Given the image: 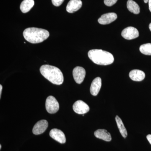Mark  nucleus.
<instances>
[{"label":"nucleus","instance_id":"23","mask_svg":"<svg viewBox=\"0 0 151 151\" xmlns=\"http://www.w3.org/2000/svg\"><path fill=\"white\" fill-rule=\"evenodd\" d=\"M2 86L1 85H0V98L1 97V95L2 90Z\"/></svg>","mask_w":151,"mask_h":151},{"label":"nucleus","instance_id":"3","mask_svg":"<svg viewBox=\"0 0 151 151\" xmlns=\"http://www.w3.org/2000/svg\"><path fill=\"white\" fill-rule=\"evenodd\" d=\"M88 55L92 62L97 65H110L114 62V58L113 55L102 50H91L88 52Z\"/></svg>","mask_w":151,"mask_h":151},{"label":"nucleus","instance_id":"15","mask_svg":"<svg viewBox=\"0 0 151 151\" xmlns=\"http://www.w3.org/2000/svg\"><path fill=\"white\" fill-rule=\"evenodd\" d=\"M34 4V0H24L21 4L20 9L22 12L26 13L32 8Z\"/></svg>","mask_w":151,"mask_h":151},{"label":"nucleus","instance_id":"9","mask_svg":"<svg viewBox=\"0 0 151 151\" xmlns=\"http://www.w3.org/2000/svg\"><path fill=\"white\" fill-rule=\"evenodd\" d=\"M50 136L52 139L60 144H64L66 142V138L64 133L58 129H52L50 132Z\"/></svg>","mask_w":151,"mask_h":151},{"label":"nucleus","instance_id":"16","mask_svg":"<svg viewBox=\"0 0 151 151\" xmlns=\"http://www.w3.org/2000/svg\"><path fill=\"white\" fill-rule=\"evenodd\" d=\"M127 7L128 10L133 13L137 14L140 13V9L139 5L133 0H128Z\"/></svg>","mask_w":151,"mask_h":151},{"label":"nucleus","instance_id":"18","mask_svg":"<svg viewBox=\"0 0 151 151\" xmlns=\"http://www.w3.org/2000/svg\"><path fill=\"white\" fill-rule=\"evenodd\" d=\"M139 50L143 54L151 55V43H146L142 45L140 47Z\"/></svg>","mask_w":151,"mask_h":151},{"label":"nucleus","instance_id":"7","mask_svg":"<svg viewBox=\"0 0 151 151\" xmlns=\"http://www.w3.org/2000/svg\"><path fill=\"white\" fill-rule=\"evenodd\" d=\"M86 75V71L83 67L77 66L73 69V76L76 83L81 84L83 81Z\"/></svg>","mask_w":151,"mask_h":151},{"label":"nucleus","instance_id":"12","mask_svg":"<svg viewBox=\"0 0 151 151\" xmlns=\"http://www.w3.org/2000/svg\"><path fill=\"white\" fill-rule=\"evenodd\" d=\"M102 80L99 77L94 78L90 86V93L93 96H97L101 89Z\"/></svg>","mask_w":151,"mask_h":151},{"label":"nucleus","instance_id":"8","mask_svg":"<svg viewBox=\"0 0 151 151\" xmlns=\"http://www.w3.org/2000/svg\"><path fill=\"white\" fill-rule=\"evenodd\" d=\"M48 126V123L46 120H40L35 125L33 128V133L35 135L41 134L45 132Z\"/></svg>","mask_w":151,"mask_h":151},{"label":"nucleus","instance_id":"6","mask_svg":"<svg viewBox=\"0 0 151 151\" xmlns=\"http://www.w3.org/2000/svg\"><path fill=\"white\" fill-rule=\"evenodd\" d=\"M73 109L76 113L78 114H85L90 110L87 104L81 100H77L73 104Z\"/></svg>","mask_w":151,"mask_h":151},{"label":"nucleus","instance_id":"11","mask_svg":"<svg viewBox=\"0 0 151 151\" xmlns=\"http://www.w3.org/2000/svg\"><path fill=\"white\" fill-rule=\"evenodd\" d=\"M81 0H70L66 6V11L68 13H73L78 10L82 6Z\"/></svg>","mask_w":151,"mask_h":151},{"label":"nucleus","instance_id":"5","mask_svg":"<svg viewBox=\"0 0 151 151\" xmlns=\"http://www.w3.org/2000/svg\"><path fill=\"white\" fill-rule=\"evenodd\" d=\"M122 35L125 39L131 40L138 37L139 36V32L135 27H129L122 31Z\"/></svg>","mask_w":151,"mask_h":151},{"label":"nucleus","instance_id":"21","mask_svg":"<svg viewBox=\"0 0 151 151\" xmlns=\"http://www.w3.org/2000/svg\"><path fill=\"white\" fill-rule=\"evenodd\" d=\"M147 139L148 141H149V142L151 145V134L148 135L147 136Z\"/></svg>","mask_w":151,"mask_h":151},{"label":"nucleus","instance_id":"2","mask_svg":"<svg viewBox=\"0 0 151 151\" xmlns=\"http://www.w3.org/2000/svg\"><path fill=\"white\" fill-rule=\"evenodd\" d=\"M23 35L26 40L33 44L42 42L50 35L47 30L36 27L28 28L24 30Z\"/></svg>","mask_w":151,"mask_h":151},{"label":"nucleus","instance_id":"20","mask_svg":"<svg viewBox=\"0 0 151 151\" xmlns=\"http://www.w3.org/2000/svg\"><path fill=\"white\" fill-rule=\"evenodd\" d=\"M64 1V0H52V2L53 5L55 6H59L62 4Z\"/></svg>","mask_w":151,"mask_h":151},{"label":"nucleus","instance_id":"26","mask_svg":"<svg viewBox=\"0 0 151 151\" xmlns=\"http://www.w3.org/2000/svg\"><path fill=\"white\" fill-rule=\"evenodd\" d=\"M1 149V145H0V149Z\"/></svg>","mask_w":151,"mask_h":151},{"label":"nucleus","instance_id":"19","mask_svg":"<svg viewBox=\"0 0 151 151\" xmlns=\"http://www.w3.org/2000/svg\"><path fill=\"white\" fill-rule=\"evenodd\" d=\"M118 0H104L105 5L108 6H111L117 2Z\"/></svg>","mask_w":151,"mask_h":151},{"label":"nucleus","instance_id":"1","mask_svg":"<svg viewBox=\"0 0 151 151\" xmlns=\"http://www.w3.org/2000/svg\"><path fill=\"white\" fill-rule=\"evenodd\" d=\"M42 75L53 84L60 85L63 82V76L58 68L52 65H44L41 66Z\"/></svg>","mask_w":151,"mask_h":151},{"label":"nucleus","instance_id":"10","mask_svg":"<svg viewBox=\"0 0 151 151\" xmlns=\"http://www.w3.org/2000/svg\"><path fill=\"white\" fill-rule=\"evenodd\" d=\"M117 18V15L115 13H108L101 16L98 22L100 24H108L116 20Z\"/></svg>","mask_w":151,"mask_h":151},{"label":"nucleus","instance_id":"25","mask_svg":"<svg viewBox=\"0 0 151 151\" xmlns=\"http://www.w3.org/2000/svg\"><path fill=\"white\" fill-rule=\"evenodd\" d=\"M149 28H150V30L151 32V23L150 24V25H149Z\"/></svg>","mask_w":151,"mask_h":151},{"label":"nucleus","instance_id":"17","mask_svg":"<svg viewBox=\"0 0 151 151\" xmlns=\"http://www.w3.org/2000/svg\"><path fill=\"white\" fill-rule=\"evenodd\" d=\"M116 121L117 123V126L119 128L120 133L122 134V137L124 138H127L128 134H127V130L124 126V123L122 122V119L117 116L116 117Z\"/></svg>","mask_w":151,"mask_h":151},{"label":"nucleus","instance_id":"24","mask_svg":"<svg viewBox=\"0 0 151 151\" xmlns=\"http://www.w3.org/2000/svg\"><path fill=\"white\" fill-rule=\"evenodd\" d=\"M144 1L145 3H147L148 2L149 0H144Z\"/></svg>","mask_w":151,"mask_h":151},{"label":"nucleus","instance_id":"14","mask_svg":"<svg viewBox=\"0 0 151 151\" xmlns=\"http://www.w3.org/2000/svg\"><path fill=\"white\" fill-rule=\"evenodd\" d=\"M94 135L96 138L106 142H110L112 139L111 134L105 129H98L95 131Z\"/></svg>","mask_w":151,"mask_h":151},{"label":"nucleus","instance_id":"4","mask_svg":"<svg viewBox=\"0 0 151 151\" xmlns=\"http://www.w3.org/2000/svg\"><path fill=\"white\" fill-rule=\"evenodd\" d=\"M45 108L48 113L54 114L59 110V103L55 97L52 96H48L45 102Z\"/></svg>","mask_w":151,"mask_h":151},{"label":"nucleus","instance_id":"13","mask_svg":"<svg viewBox=\"0 0 151 151\" xmlns=\"http://www.w3.org/2000/svg\"><path fill=\"white\" fill-rule=\"evenodd\" d=\"M129 76L133 81H140L145 79V74L142 70L134 69L130 71Z\"/></svg>","mask_w":151,"mask_h":151},{"label":"nucleus","instance_id":"22","mask_svg":"<svg viewBox=\"0 0 151 151\" xmlns=\"http://www.w3.org/2000/svg\"><path fill=\"white\" fill-rule=\"evenodd\" d=\"M148 3L149 10H150V11L151 12V0H149Z\"/></svg>","mask_w":151,"mask_h":151}]
</instances>
